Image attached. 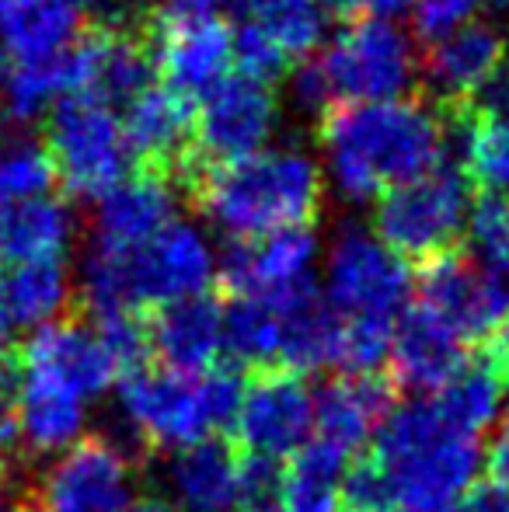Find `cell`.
Instances as JSON below:
<instances>
[{"label": "cell", "instance_id": "cell-1", "mask_svg": "<svg viewBox=\"0 0 509 512\" xmlns=\"http://www.w3.org/2000/svg\"><path fill=\"white\" fill-rule=\"evenodd\" d=\"M328 182L346 203H374L447 154V115L419 98L335 105L318 119Z\"/></svg>", "mask_w": 509, "mask_h": 512}, {"label": "cell", "instance_id": "cell-2", "mask_svg": "<svg viewBox=\"0 0 509 512\" xmlns=\"http://www.w3.org/2000/svg\"><path fill=\"white\" fill-rule=\"evenodd\" d=\"M185 189L199 213L234 244L311 230L325 203L318 161L300 147H265L245 161L199 168Z\"/></svg>", "mask_w": 509, "mask_h": 512}, {"label": "cell", "instance_id": "cell-3", "mask_svg": "<svg viewBox=\"0 0 509 512\" xmlns=\"http://www.w3.org/2000/svg\"><path fill=\"white\" fill-rule=\"evenodd\" d=\"M213 283L217 258L203 230L171 220L136 248H105L91 241L77 290L95 321H105L116 314L150 317L161 307L203 297Z\"/></svg>", "mask_w": 509, "mask_h": 512}, {"label": "cell", "instance_id": "cell-4", "mask_svg": "<svg viewBox=\"0 0 509 512\" xmlns=\"http://www.w3.org/2000/svg\"><path fill=\"white\" fill-rule=\"evenodd\" d=\"M377 460L398 495V512H447L468 492L478 464V443L461 436L426 401L398 405L377 429Z\"/></svg>", "mask_w": 509, "mask_h": 512}, {"label": "cell", "instance_id": "cell-5", "mask_svg": "<svg viewBox=\"0 0 509 512\" xmlns=\"http://www.w3.org/2000/svg\"><path fill=\"white\" fill-rule=\"evenodd\" d=\"M471 213V182L461 164L440 161L426 175L377 199L374 237L405 265H426L457 251Z\"/></svg>", "mask_w": 509, "mask_h": 512}, {"label": "cell", "instance_id": "cell-6", "mask_svg": "<svg viewBox=\"0 0 509 512\" xmlns=\"http://www.w3.org/2000/svg\"><path fill=\"white\" fill-rule=\"evenodd\" d=\"M140 39L164 84L185 98H206L231 77L234 32L220 0H161L143 14Z\"/></svg>", "mask_w": 509, "mask_h": 512}, {"label": "cell", "instance_id": "cell-7", "mask_svg": "<svg viewBox=\"0 0 509 512\" xmlns=\"http://www.w3.org/2000/svg\"><path fill=\"white\" fill-rule=\"evenodd\" d=\"M335 105H370L405 98L419 77L415 42L398 21L353 18L314 60Z\"/></svg>", "mask_w": 509, "mask_h": 512}, {"label": "cell", "instance_id": "cell-8", "mask_svg": "<svg viewBox=\"0 0 509 512\" xmlns=\"http://www.w3.org/2000/svg\"><path fill=\"white\" fill-rule=\"evenodd\" d=\"M42 147L63 189L95 203L129 178V168L136 164L116 108L84 95L63 98L49 112V133Z\"/></svg>", "mask_w": 509, "mask_h": 512}, {"label": "cell", "instance_id": "cell-9", "mask_svg": "<svg viewBox=\"0 0 509 512\" xmlns=\"http://www.w3.org/2000/svg\"><path fill=\"white\" fill-rule=\"evenodd\" d=\"M119 415L126 422L123 446L136 453L189 450L210 439L213 418L199 377L143 366L119 377Z\"/></svg>", "mask_w": 509, "mask_h": 512}, {"label": "cell", "instance_id": "cell-10", "mask_svg": "<svg viewBox=\"0 0 509 512\" xmlns=\"http://www.w3.org/2000/svg\"><path fill=\"white\" fill-rule=\"evenodd\" d=\"M136 457L112 436H81L56 453L32 488L28 512H129Z\"/></svg>", "mask_w": 509, "mask_h": 512}, {"label": "cell", "instance_id": "cell-11", "mask_svg": "<svg viewBox=\"0 0 509 512\" xmlns=\"http://www.w3.org/2000/svg\"><path fill=\"white\" fill-rule=\"evenodd\" d=\"M318 241L311 230H283L262 241L231 244L217 269V290L224 300H258L276 314L318 300L314 290Z\"/></svg>", "mask_w": 509, "mask_h": 512}, {"label": "cell", "instance_id": "cell-12", "mask_svg": "<svg viewBox=\"0 0 509 512\" xmlns=\"http://www.w3.org/2000/svg\"><path fill=\"white\" fill-rule=\"evenodd\" d=\"M325 290V304L346 321H356V317L398 321L412 293V276H408V265L394 258L370 230L349 223L335 234L328 248Z\"/></svg>", "mask_w": 509, "mask_h": 512}, {"label": "cell", "instance_id": "cell-13", "mask_svg": "<svg viewBox=\"0 0 509 512\" xmlns=\"http://www.w3.org/2000/svg\"><path fill=\"white\" fill-rule=\"evenodd\" d=\"M279 126V102L269 84H258L252 77H227L220 88L203 98L196 112V150L192 168L182 185L199 168H220V164L245 161V157L265 150L269 136Z\"/></svg>", "mask_w": 509, "mask_h": 512}, {"label": "cell", "instance_id": "cell-14", "mask_svg": "<svg viewBox=\"0 0 509 512\" xmlns=\"http://www.w3.org/2000/svg\"><path fill=\"white\" fill-rule=\"evenodd\" d=\"M314 415V394L304 377L283 366L245 373L238 415L231 425V446L241 457L279 460L307 443Z\"/></svg>", "mask_w": 509, "mask_h": 512}, {"label": "cell", "instance_id": "cell-15", "mask_svg": "<svg viewBox=\"0 0 509 512\" xmlns=\"http://www.w3.org/2000/svg\"><path fill=\"white\" fill-rule=\"evenodd\" d=\"M119 119L133 161H140L143 171H157L182 185L196 150V102L168 84H147L129 98Z\"/></svg>", "mask_w": 509, "mask_h": 512}, {"label": "cell", "instance_id": "cell-16", "mask_svg": "<svg viewBox=\"0 0 509 512\" xmlns=\"http://www.w3.org/2000/svg\"><path fill=\"white\" fill-rule=\"evenodd\" d=\"M18 359L28 380L60 387V391L81 398L84 405L102 398L112 380L119 377L98 331L84 321H70V317L35 328Z\"/></svg>", "mask_w": 509, "mask_h": 512}, {"label": "cell", "instance_id": "cell-17", "mask_svg": "<svg viewBox=\"0 0 509 512\" xmlns=\"http://www.w3.org/2000/svg\"><path fill=\"white\" fill-rule=\"evenodd\" d=\"M506 35L489 21H468L454 32L429 42L419 60V74L426 88L440 98V105L461 108L503 77L506 67Z\"/></svg>", "mask_w": 509, "mask_h": 512}, {"label": "cell", "instance_id": "cell-18", "mask_svg": "<svg viewBox=\"0 0 509 512\" xmlns=\"http://www.w3.org/2000/svg\"><path fill=\"white\" fill-rule=\"evenodd\" d=\"M461 150V171L485 196L509 203V77H499L471 105L447 108V147Z\"/></svg>", "mask_w": 509, "mask_h": 512}, {"label": "cell", "instance_id": "cell-19", "mask_svg": "<svg viewBox=\"0 0 509 512\" xmlns=\"http://www.w3.org/2000/svg\"><path fill=\"white\" fill-rule=\"evenodd\" d=\"M401 387L394 384L391 373H342L328 380L314 394L311 425L321 443L335 446L349 457L363 446L370 429H381V422L398 408Z\"/></svg>", "mask_w": 509, "mask_h": 512}, {"label": "cell", "instance_id": "cell-20", "mask_svg": "<svg viewBox=\"0 0 509 512\" xmlns=\"http://www.w3.org/2000/svg\"><path fill=\"white\" fill-rule=\"evenodd\" d=\"M70 67H74V95L105 105L136 98L154 74L143 39L123 25L98 28L77 39L70 46Z\"/></svg>", "mask_w": 509, "mask_h": 512}, {"label": "cell", "instance_id": "cell-21", "mask_svg": "<svg viewBox=\"0 0 509 512\" xmlns=\"http://www.w3.org/2000/svg\"><path fill=\"white\" fill-rule=\"evenodd\" d=\"M150 349L161 359V370L199 377L224 349V300L220 297H192L182 304L161 307L147 317Z\"/></svg>", "mask_w": 509, "mask_h": 512}, {"label": "cell", "instance_id": "cell-22", "mask_svg": "<svg viewBox=\"0 0 509 512\" xmlns=\"http://www.w3.org/2000/svg\"><path fill=\"white\" fill-rule=\"evenodd\" d=\"M175 182L157 171L129 175L105 192L91 220V241L105 248H136L175 220Z\"/></svg>", "mask_w": 509, "mask_h": 512}, {"label": "cell", "instance_id": "cell-23", "mask_svg": "<svg viewBox=\"0 0 509 512\" xmlns=\"http://www.w3.org/2000/svg\"><path fill=\"white\" fill-rule=\"evenodd\" d=\"M387 359H391L387 373L398 387L440 391L464 366V342L443 321L412 304L394 321V342Z\"/></svg>", "mask_w": 509, "mask_h": 512}, {"label": "cell", "instance_id": "cell-24", "mask_svg": "<svg viewBox=\"0 0 509 512\" xmlns=\"http://www.w3.org/2000/svg\"><path fill=\"white\" fill-rule=\"evenodd\" d=\"M419 304L426 314H433L436 321H443L464 345H478L492 331V317L485 310L482 283L478 272L471 265L468 255L450 251L433 262L419 265Z\"/></svg>", "mask_w": 509, "mask_h": 512}, {"label": "cell", "instance_id": "cell-25", "mask_svg": "<svg viewBox=\"0 0 509 512\" xmlns=\"http://www.w3.org/2000/svg\"><path fill=\"white\" fill-rule=\"evenodd\" d=\"M81 39V11L67 0H0V49L14 63L56 60Z\"/></svg>", "mask_w": 509, "mask_h": 512}, {"label": "cell", "instance_id": "cell-26", "mask_svg": "<svg viewBox=\"0 0 509 512\" xmlns=\"http://www.w3.org/2000/svg\"><path fill=\"white\" fill-rule=\"evenodd\" d=\"M74 234V209L63 203L60 196H42L18 206H7L0 209V262H67Z\"/></svg>", "mask_w": 509, "mask_h": 512}, {"label": "cell", "instance_id": "cell-27", "mask_svg": "<svg viewBox=\"0 0 509 512\" xmlns=\"http://www.w3.org/2000/svg\"><path fill=\"white\" fill-rule=\"evenodd\" d=\"M238 460L241 453L227 436H210L189 450H178L168 467L178 506L185 512H234Z\"/></svg>", "mask_w": 509, "mask_h": 512}, {"label": "cell", "instance_id": "cell-28", "mask_svg": "<svg viewBox=\"0 0 509 512\" xmlns=\"http://www.w3.org/2000/svg\"><path fill=\"white\" fill-rule=\"evenodd\" d=\"M7 314L14 328H46L60 321L74 297L67 262H32V265H7L0 276Z\"/></svg>", "mask_w": 509, "mask_h": 512}, {"label": "cell", "instance_id": "cell-29", "mask_svg": "<svg viewBox=\"0 0 509 512\" xmlns=\"http://www.w3.org/2000/svg\"><path fill=\"white\" fill-rule=\"evenodd\" d=\"M74 95V67H70V49L56 60L42 63H14L7 67L4 88H0V108L11 126L49 115L63 98Z\"/></svg>", "mask_w": 509, "mask_h": 512}, {"label": "cell", "instance_id": "cell-30", "mask_svg": "<svg viewBox=\"0 0 509 512\" xmlns=\"http://www.w3.org/2000/svg\"><path fill=\"white\" fill-rule=\"evenodd\" d=\"M346 453L307 439L283 467V512H339V481Z\"/></svg>", "mask_w": 509, "mask_h": 512}, {"label": "cell", "instance_id": "cell-31", "mask_svg": "<svg viewBox=\"0 0 509 512\" xmlns=\"http://www.w3.org/2000/svg\"><path fill=\"white\" fill-rule=\"evenodd\" d=\"M241 21L258 28L283 53V60L293 63L307 60L325 39L328 7L325 0H252Z\"/></svg>", "mask_w": 509, "mask_h": 512}, {"label": "cell", "instance_id": "cell-32", "mask_svg": "<svg viewBox=\"0 0 509 512\" xmlns=\"http://www.w3.org/2000/svg\"><path fill=\"white\" fill-rule=\"evenodd\" d=\"M499 398H503V384H499L478 359H468L440 391H433L429 405L436 408L443 425H450V429L461 432V436L475 439L478 432L496 418Z\"/></svg>", "mask_w": 509, "mask_h": 512}, {"label": "cell", "instance_id": "cell-33", "mask_svg": "<svg viewBox=\"0 0 509 512\" xmlns=\"http://www.w3.org/2000/svg\"><path fill=\"white\" fill-rule=\"evenodd\" d=\"M283 317L258 300H224V349L241 373L269 370L279 363Z\"/></svg>", "mask_w": 509, "mask_h": 512}, {"label": "cell", "instance_id": "cell-34", "mask_svg": "<svg viewBox=\"0 0 509 512\" xmlns=\"http://www.w3.org/2000/svg\"><path fill=\"white\" fill-rule=\"evenodd\" d=\"M53 182V161L39 140L21 133L0 136V209L53 196Z\"/></svg>", "mask_w": 509, "mask_h": 512}, {"label": "cell", "instance_id": "cell-35", "mask_svg": "<svg viewBox=\"0 0 509 512\" xmlns=\"http://www.w3.org/2000/svg\"><path fill=\"white\" fill-rule=\"evenodd\" d=\"M339 512H398V495L374 453L353 460L339 481Z\"/></svg>", "mask_w": 509, "mask_h": 512}, {"label": "cell", "instance_id": "cell-36", "mask_svg": "<svg viewBox=\"0 0 509 512\" xmlns=\"http://www.w3.org/2000/svg\"><path fill=\"white\" fill-rule=\"evenodd\" d=\"M475 265H509V203L499 196H482L468 213L464 227Z\"/></svg>", "mask_w": 509, "mask_h": 512}, {"label": "cell", "instance_id": "cell-37", "mask_svg": "<svg viewBox=\"0 0 509 512\" xmlns=\"http://www.w3.org/2000/svg\"><path fill=\"white\" fill-rule=\"evenodd\" d=\"M234 512H283V467L265 457L238 460Z\"/></svg>", "mask_w": 509, "mask_h": 512}, {"label": "cell", "instance_id": "cell-38", "mask_svg": "<svg viewBox=\"0 0 509 512\" xmlns=\"http://www.w3.org/2000/svg\"><path fill=\"white\" fill-rule=\"evenodd\" d=\"M478 7H482V0H415V28L426 39H440V35L475 21Z\"/></svg>", "mask_w": 509, "mask_h": 512}, {"label": "cell", "instance_id": "cell-39", "mask_svg": "<svg viewBox=\"0 0 509 512\" xmlns=\"http://www.w3.org/2000/svg\"><path fill=\"white\" fill-rule=\"evenodd\" d=\"M21 398V359L0 345V446L14 443V418Z\"/></svg>", "mask_w": 509, "mask_h": 512}, {"label": "cell", "instance_id": "cell-40", "mask_svg": "<svg viewBox=\"0 0 509 512\" xmlns=\"http://www.w3.org/2000/svg\"><path fill=\"white\" fill-rule=\"evenodd\" d=\"M471 359H478V363H482L485 370L499 380V384L509 387V317L506 321H499L496 328H492L489 335L475 345V356Z\"/></svg>", "mask_w": 509, "mask_h": 512}, {"label": "cell", "instance_id": "cell-41", "mask_svg": "<svg viewBox=\"0 0 509 512\" xmlns=\"http://www.w3.org/2000/svg\"><path fill=\"white\" fill-rule=\"evenodd\" d=\"M415 0H325V7L342 14H353V18H384L394 21L398 14L412 11Z\"/></svg>", "mask_w": 509, "mask_h": 512}, {"label": "cell", "instance_id": "cell-42", "mask_svg": "<svg viewBox=\"0 0 509 512\" xmlns=\"http://www.w3.org/2000/svg\"><path fill=\"white\" fill-rule=\"evenodd\" d=\"M461 512H509V488L496 485V481H478L464 492Z\"/></svg>", "mask_w": 509, "mask_h": 512}, {"label": "cell", "instance_id": "cell-43", "mask_svg": "<svg viewBox=\"0 0 509 512\" xmlns=\"http://www.w3.org/2000/svg\"><path fill=\"white\" fill-rule=\"evenodd\" d=\"M489 481L509 488V418L499 425V432L489 443Z\"/></svg>", "mask_w": 509, "mask_h": 512}, {"label": "cell", "instance_id": "cell-44", "mask_svg": "<svg viewBox=\"0 0 509 512\" xmlns=\"http://www.w3.org/2000/svg\"><path fill=\"white\" fill-rule=\"evenodd\" d=\"M129 512H178V509L168 506V502H161V499H140V502H133V509Z\"/></svg>", "mask_w": 509, "mask_h": 512}, {"label": "cell", "instance_id": "cell-45", "mask_svg": "<svg viewBox=\"0 0 509 512\" xmlns=\"http://www.w3.org/2000/svg\"><path fill=\"white\" fill-rule=\"evenodd\" d=\"M74 11H81V7H109V4H116V0H67Z\"/></svg>", "mask_w": 509, "mask_h": 512}, {"label": "cell", "instance_id": "cell-46", "mask_svg": "<svg viewBox=\"0 0 509 512\" xmlns=\"http://www.w3.org/2000/svg\"><path fill=\"white\" fill-rule=\"evenodd\" d=\"M4 77H7V56H4V49H0V88H4Z\"/></svg>", "mask_w": 509, "mask_h": 512}, {"label": "cell", "instance_id": "cell-47", "mask_svg": "<svg viewBox=\"0 0 509 512\" xmlns=\"http://www.w3.org/2000/svg\"><path fill=\"white\" fill-rule=\"evenodd\" d=\"M4 492H7V467L0 464V499H4Z\"/></svg>", "mask_w": 509, "mask_h": 512}, {"label": "cell", "instance_id": "cell-48", "mask_svg": "<svg viewBox=\"0 0 509 512\" xmlns=\"http://www.w3.org/2000/svg\"><path fill=\"white\" fill-rule=\"evenodd\" d=\"M496 4H499V7H503V11L509 14V0H496Z\"/></svg>", "mask_w": 509, "mask_h": 512}, {"label": "cell", "instance_id": "cell-49", "mask_svg": "<svg viewBox=\"0 0 509 512\" xmlns=\"http://www.w3.org/2000/svg\"><path fill=\"white\" fill-rule=\"evenodd\" d=\"M0 512H18V509H4V506H0Z\"/></svg>", "mask_w": 509, "mask_h": 512}, {"label": "cell", "instance_id": "cell-50", "mask_svg": "<svg viewBox=\"0 0 509 512\" xmlns=\"http://www.w3.org/2000/svg\"><path fill=\"white\" fill-rule=\"evenodd\" d=\"M447 512H454V509H447Z\"/></svg>", "mask_w": 509, "mask_h": 512}]
</instances>
